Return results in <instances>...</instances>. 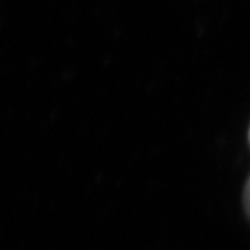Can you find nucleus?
Returning <instances> with one entry per match:
<instances>
[{
  "mask_svg": "<svg viewBox=\"0 0 250 250\" xmlns=\"http://www.w3.org/2000/svg\"><path fill=\"white\" fill-rule=\"evenodd\" d=\"M243 205H245V210L250 217V178L248 179V184L245 187V192H243Z\"/></svg>",
  "mask_w": 250,
  "mask_h": 250,
  "instance_id": "nucleus-1",
  "label": "nucleus"
},
{
  "mask_svg": "<svg viewBox=\"0 0 250 250\" xmlns=\"http://www.w3.org/2000/svg\"><path fill=\"white\" fill-rule=\"evenodd\" d=\"M249 139H250V131H249Z\"/></svg>",
  "mask_w": 250,
  "mask_h": 250,
  "instance_id": "nucleus-2",
  "label": "nucleus"
}]
</instances>
